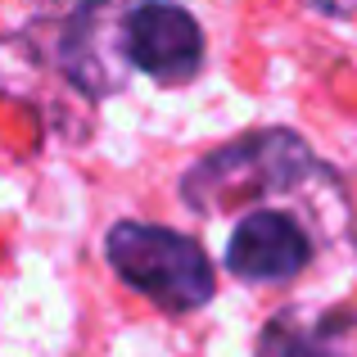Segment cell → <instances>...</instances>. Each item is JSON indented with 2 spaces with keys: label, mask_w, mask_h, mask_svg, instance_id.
I'll return each instance as SVG.
<instances>
[{
  "label": "cell",
  "mask_w": 357,
  "mask_h": 357,
  "mask_svg": "<svg viewBox=\"0 0 357 357\" xmlns=\"http://www.w3.org/2000/svg\"><path fill=\"white\" fill-rule=\"evenodd\" d=\"M307 190H335V176L317 154L303 145V136L285 127H262L231 145L204 154L190 172L181 176V199L190 213L213 218L231 204H253L271 195H307Z\"/></svg>",
  "instance_id": "6da1fadb"
},
{
  "label": "cell",
  "mask_w": 357,
  "mask_h": 357,
  "mask_svg": "<svg viewBox=\"0 0 357 357\" xmlns=\"http://www.w3.org/2000/svg\"><path fill=\"white\" fill-rule=\"evenodd\" d=\"M105 258L118 271V280L136 294H145L154 307L172 317H185L204 307L218 289L213 262L199 249V240L181 236L172 227L154 222H118L105 236Z\"/></svg>",
  "instance_id": "7a4b0ae2"
},
{
  "label": "cell",
  "mask_w": 357,
  "mask_h": 357,
  "mask_svg": "<svg viewBox=\"0 0 357 357\" xmlns=\"http://www.w3.org/2000/svg\"><path fill=\"white\" fill-rule=\"evenodd\" d=\"M136 9V0H82L68 14L54 45L59 73L68 77V86H77L82 96L105 100L118 96L131 77L127 59V18Z\"/></svg>",
  "instance_id": "3957f363"
},
{
  "label": "cell",
  "mask_w": 357,
  "mask_h": 357,
  "mask_svg": "<svg viewBox=\"0 0 357 357\" xmlns=\"http://www.w3.org/2000/svg\"><path fill=\"white\" fill-rule=\"evenodd\" d=\"M127 59L158 86H185L204 68V27L176 0H136L127 18Z\"/></svg>",
  "instance_id": "277c9868"
},
{
  "label": "cell",
  "mask_w": 357,
  "mask_h": 357,
  "mask_svg": "<svg viewBox=\"0 0 357 357\" xmlns=\"http://www.w3.org/2000/svg\"><path fill=\"white\" fill-rule=\"evenodd\" d=\"M312 262V236L289 208H249L231 231L227 271L240 280L276 285L294 280Z\"/></svg>",
  "instance_id": "5b68a950"
},
{
  "label": "cell",
  "mask_w": 357,
  "mask_h": 357,
  "mask_svg": "<svg viewBox=\"0 0 357 357\" xmlns=\"http://www.w3.org/2000/svg\"><path fill=\"white\" fill-rule=\"evenodd\" d=\"M253 357H321L312 344V326H298L294 317H276L267 321V331L258 335Z\"/></svg>",
  "instance_id": "8992f818"
},
{
  "label": "cell",
  "mask_w": 357,
  "mask_h": 357,
  "mask_svg": "<svg viewBox=\"0 0 357 357\" xmlns=\"http://www.w3.org/2000/svg\"><path fill=\"white\" fill-rule=\"evenodd\" d=\"M36 54L23 36H0V96H32Z\"/></svg>",
  "instance_id": "52a82bcc"
},
{
  "label": "cell",
  "mask_w": 357,
  "mask_h": 357,
  "mask_svg": "<svg viewBox=\"0 0 357 357\" xmlns=\"http://www.w3.org/2000/svg\"><path fill=\"white\" fill-rule=\"evenodd\" d=\"M312 344L321 357H357V307H331L312 321Z\"/></svg>",
  "instance_id": "ba28073f"
},
{
  "label": "cell",
  "mask_w": 357,
  "mask_h": 357,
  "mask_svg": "<svg viewBox=\"0 0 357 357\" xmlns=\"http://www.w3.org/2000/svg\"><path fill=\"white\" fill-rule=\"evenodd\" d=\"M303 5L326 14V18H353L357 14V0H303Z\"/></svg>",
  "instance_id": "9c48e42d"
}]
</instances>
